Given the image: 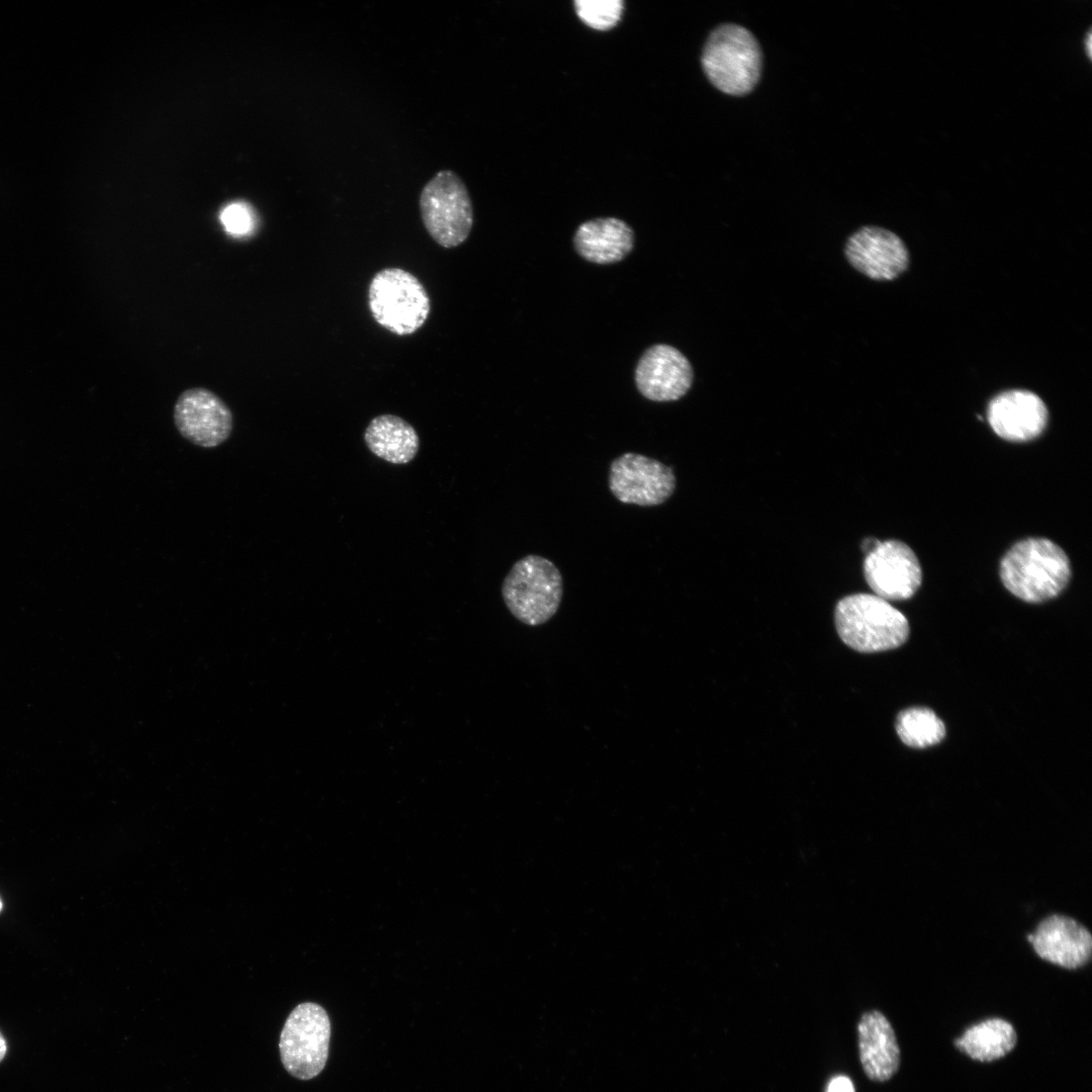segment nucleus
I'll return each instance as SVG.
<instances>
[{"mask_svg": "<svg viewBox=\"0 0 1092 1092\" xmlns=\"http://www.w3.org/2000/svg\"><path fill=\"white\" fill-rule=\"evenodd\" d=\"M1004 586L1027 603L1056 598L1067 586L1071 564L1055 542L1030 537L1016 542L1002 557L999 567Z\"/></svg>", "mask_w": 1092, "mask_h": 1092, "instance_id": "f257e3e1", "label": "nucleus"}, {"mask_svg": "<svg viewBox=\"0 0 1092 1092\" xmlns=\"http://www.w3.org/2000/svg\"><path fill=\"white\" fill-rule=\"evenodd\" d=\"M834 621L841 640L863 653L897 648L909 635L906 617L876 595L853 594L835 606Z\"/></svg>", "mask_w": 1092, "mask_h": 1092, "instance_id": "f03ea898", "label": "nucleus"}, {"mask_svg": "<svg viewBox=\"0 0 1092 1092\" xmlns=\"http://www.w3.org/2000/svg\"><path fill=\"white\" fill-rule=\"evenodd\" d=\"M701 63L707 78L718 90L742 96L759 80L762 54L757 39L748 29L725 23L708 36Z\"/></svg>", "mask_w": 1092, "mask_h": 1092, "instance_id": "7ed1b4c3", "label": "nucleus"}, {"mask_svg": "<svg viewBox=\"0 0 1092 1092\" xmlns=\"http://www.w3.org/2000/svg\"><path fill=\"white\" fill-rule=\"evenodd\" d=\"M502 597L518 621L531 627L543 625L559 610L562 574L548 558L526 555L513 564L504 578Z\"/></svg>", "mask_w": 1092, "mask_h": 1092, "instance_id": "20e7f679", "label": "nucleus"}, {"mask_svg": "<svg viewBox=\"0 0 1092 1092\" xmlns=\"http://www.w3.org/2000/svg\"><path fill=\"white\" fill-rule=\"evenodd\" d=\"M368 308L380 327L397 336H408L427 322L431 300L414 274L387 267L375 273L369 283Z\"/></svg>", "mask_w": 1092, "mask_h": 1092, "instance_id": "39448f33", "label": "nucleus"}, {"mask_svg": "<svg viewBox=\"0 0 1092 1092\" xmlns=\"http://www.w3.org/2000/svg\"><path fill=\"white\" fill-rule=\"evenodd\" d=\"M420 213L430 237L441 247L464 243L473 225V207L460 176L452 170L437 172L423 187Z\"/></svg>", "mask_w": 1092, "mask_h": 1092, "instance_id": "423d86ee", "label": "nucleus"}, {"mask_svg": "<svg viewBox=\"0 0 1092 1092\" xmlns=\"http://www.w3.org/2000/svg\"><path fill=\"white\" fill-rule=\"evenodd\" d=\"M331 1022L318 1004H298L288 1015L280 1033L279 1053L283 1067L294 1078L317 1076L329 1057Z\"/></svg>", "mask_w": 1092, "mask_h": 1092, "instance_id": "0eeeda50", "label": "nucleus"}, {"mask_svg": "<svg viewBox=\"0 0 1092 1092\" xmlns=\"http://www.w3.org/2000/svg\"><path fill=\"white\" fill-rule=\"evenodd\" d=\"M608 485L621 503L639 507L664 504L673 493L676 478L671 467L635 452H625L610 464Z\"/></svg>", "mask_w": 1092, "mask_h": 1092, "instance_id": "6e6552de", "label": "nucleus"}, {"mask_svg": "<svg viewBox=\"0 0 1092 1092\" xmlns=\"http://www.w3.org/2000/svg\"><path fill=\"white\" fill-rule=\"evenodd\" d=\"M173 418L180 435L202 448L225 442L234 428L228 404L213 391L191 387L182 391L174 405Z\"/></svg>", "mask_w": 1092, "mask_h": 1092, "instance_id": "1a4fd4ad", "label": "nucleus"}, {"mask_svg": "<svg viewBox=\"0 0 1092 1092\" xmlns=\"http://www.w3.org/2000/svg\"><path fill=\"white\" fill-rule=\"evenodd\" d=\"M863 575L875 595L886 601L911 598L922 581L916 554L900 540L880 541L866 554Z\"/></svg>", "mask_w": 1092, "mask_h": 1092, "instance_id": "9d476101", "label": "nucleus"}, {"mask_svg": "<svg viewBox=\"0 0 1092 1092\" xmlns=\"http://www.w3.org/2000/svg\"><path fill=\"white\" fill-rule=\"evenodd\" d=\"M844 254L855 270L878 281L895 279L909 263L904 242L893 232L874 225L853 233L845 244Z\"/></svg>", "mask_w": 1092, "mask_h": 1092, "instance_id": "9b49d317", "label": "nucleus"}, {"mask_svg": "<svg viewBox=\"0 0 1092 1092\" xmlns=\"http://www.w3.org/2000/svg\"><path fill=\"white\" fill-rule=\"evenodd\" d=\"M694 372L690 361L676 348L657 344L648 348L635 369V383L647 399L674 401L691 388Z\"/></svg>", "mask_w": 1092, "mask_h": 1092, "instance_id": "f8f14e48", "label": "nucleus"}, {"mask_svg": "<svg viewBox=\"0 0 1092 1092\" xmlns=\"http://www.w3.org/2000/svg\"><path fill=\"white\" fill-rule=\"evenodd\" d=\"M1027 940L1038 958L1066 970L1084 967L1092 956V935L1088 928L1063 914L1044 917L1027 935Z\"/></svg>", "mask_w": 1092, "mask_h": 1092, "instance_id": "ddd939ff", "label": "nucleus"}, {"mask_svg": "<svg viewBox=\"0 0 1092 1092\" xmlns=\"http://www.w3.org/2000/svg\"><path fill=\"white\" fill-rule=\"evenodd\" d=\"M1048 408L1035 393L1012 389L991 399L987 418L992 430L1010 442H1026L1038 437L1048 423Z\"/></svg>", "mask_w": 1092, "mask_h": 1092, "instance_id": "4468645a", "label": "nucleus"}, {"mask_svg": "<svg viewBox=\"0 0 1092 1092\" xmlns=\"http://www.w3.org/2000/svg\"><path fill=\"white\" fill-rule=\"evenodd\" d=\"M857 1040L866 1076L875 1082L890 1080L900 1066V1049L887 1017L878 1010L863 1013L857 1024Z\"/></svg>", "mask_w": 1092, "mask_h": 1092, "instance_id": "2eb2a0df", "label": "nucleus"}, {"mask_svg": "<svg viewBox=\"0 0 1092 1092\" xmlns=\"http://www.w3.org/2000/svg\"><path fill=\"white\" fill-rule=\"evenodd\" d=\"M573 242L576 252L586 261L612 264L623 260L631 252L634 233L628 223L619 218H595L577 228Z\"/></svg>", "mask_w": 1092, "mask_h": 1092, "instance_id": "dca6fc26", "label": "nucleus"}, {"mask_svg": "<svg viewBox=\"0 0 1092 1092\" xmlns=\"http://www.w3.org/2000/svg\"><path fill=\"white\" fill-rule=\"evenodd\" d=\"M364 441L372 454L392 464L411 462L420 449L416 429L391 414L373 418L365 429Z\"/></svg>", "mask_w": 1092, "mask_h": 1092, "instance_id": "f3484780", "label": "nucleus"}, {"mask_svg": "<svg viewBox=\"0 0 1092 1092\" xmlns=\"http://www.w3.org/2000/svg\"><path fill=\"white\" fill-rule=\"evenodd\" d=\"M1017 1041L1011 1023L1002 1018H989L970 1026L954 1040L962 1053L979 1062L998 1060L1010 1053Z\"/></svg>", "mask_w": 1092, "mask_h": 1092, "instance_id": "a211bd4d", "label": "nucleus"}, {"mask_svg": "<svg viewBox=\"0 0 1092 1092\" xmlns=\"http://www.w3.org/2000/svg\"><path fill=\"white\" fill-rule=\"evenodd\" d=\"M896 731L906 745L924 748L937 744L944 738L945 726L932 710L915 707L900 712Z\"/></svg>", "mask_w": 1092, "mask_h": 1092, "instance_id": "6ab92c4d", "label": "nucleus"}, {"mask_svg": "<svg viewBox=\"0 0 1092 1092\" xmlns=\"http://www.w3.org/2000/svg\"><path fill=\"white\" fill-rule=\"evenodd\" d=\"M573 4L580 20L598 30H608L617 25L624 10L622 0H576Z\"/></svg>", "mask_w": 1092, "mask_h": 1092, "instance_id": "aec40b11", "label": "nucleus"}, {"mask_svg": "<svg viewBox=\"0 0 1092 1092\" xmlns=\"http://www.w3.org/2000/svg\"><path fill=\"white\" fill-rule=\"evenodd\" d=\"M220 221L225 230L235 236L249 234L254 226L251 209L241 202L229 204L220 213Z\"/></svg>", "mask_w": 1092, "mask_h": 1092, "instance_id": "412c9836", "label": "nucleus"}, {"mask_svg": "<svg viewBox=\"0 0 1092 1092\" xmlns=\"http://www.w3.org/2000/svg\"><path fill=\"white\" fill-rule=\"evenodd\" d=\"M827 1092H854V1087L848 1077L837 1076L829 1082Z\"/></svg>", "mask_w": 1092, "mask_h": 1092, "instance_id": "4be33fe9", "label": "nucleus"}, {"mask_svg": "<svg viewBox=\"0 0 1092 1092\" xmlns=\"http://www.w3.org/2000/svg\"><path fill=\"white\" fill-rule=\"evenodd\" d=\"M879 543H880V541H879V540H877L876 538H867V539H864V540H863V542H862V544H861V549H862V551H864V552H866V554H868V553H869V552H871V551H872V550H873L874 548H876V546H877V545H878Z\"/></svg>", "mask_w": 1092, "mask_h": 1092, "instance_id": "5701e85b", "label": "nucleus"}, {"mask_svg": "<svg viewBox=\"0 0 1092 1092\" xmlns=\"http://www.w3.org/2000/svg\"><path fill=\"white\" fill-rule=\"evenodd\" d=\"M7 1050H8L7 1041H6L5 1037H4V1035L2 1034V1032L0 1031V1062L4 1059V1057H5L6 1053H7Z\"/></svg>", "mask_w": 1092, "mask_h": 1092, "instance_id": "b1692460", "label": "nucleus"}, {"mask_svg": "<svg viewBox=\"0 0 1092 1092\" xmlns=\"http://www.w3.org/2000/svg\"><path fill=\"white\" fill-rule=\"evenodd\" d=\"M1085 40H1086V43H1087V47H1086L1087 54H1088V57L1090 58L1091 57V31L1090 30L1088 31Z\"/></svg>", "mask_w": 1092, "mask_h": 1092, "instance_id": "393cba45", "label": "nucleus"}, {"mask_svg": "<svg viewBox=\"0 0 1092 1092\" xmlns=\"http://www.w3.org/2000/svg\"><path fill=\"white\" fill-rule=\"evenodd\" d=\"M2 907H3V903H2V900H1V898H0V912H1V910H2Z\"/></svg>", "mask_w": 1092, "mask_h": 1092, "instance_id": "a878e982", "label": "nucleus"}]
</instances>
